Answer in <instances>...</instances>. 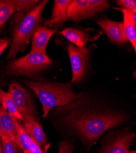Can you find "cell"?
Listing matches in <instances>:
<instances>
[{
    "instance_id": "22",
    "label": "cell",
    "mask_w": 136,
    "mask_h": 153,
    "mask_svg": "<svg viewBox=\"0 0 136 153\" xmlns=\"http://www.w3.org/2000/svg\"><path fill=\"white\" fill-rule=\"evenodd\" d=\"M116 3L121 8L131 11H136V0H118Z\"/></svg>"
},
{
    "instance_id": "30",
    "label": "cell",
    "mask_w": 136,
    "mask_h": 153,
    "mask_svg": "<svg viewBox=\"0 0 136 153\" xmlns=\"http://www.w3.org/2000/svg\"><path fill=\"white\" fill-rule=\"evenodd\" d=\"M134 50H135V55H136V47H135L134 48Z\"/></svg>"
},
{
    "instance_id": "6",
    "label": "cell",
    "mask_w": 136,
    "mask_h": 153,
    "mask_svg": "<svg viewBox=\"0 0 136 153\" xmlns=\"http://www.w3.org/2000/svg\"><path fill=\"white\" fill-rule=\"evenodd\" d=\"M71 65L72 76L71 83H77L84 77L87 69L89 51L86 47H77L71 44L67 46Z\"/></svg>"
},
{
    "instance_id": "26",
    "label": "cell",
    "mask_w": 136,
    "mask_h": 153,
    "mask_svg": "<svg viewBox=\"0 0 136 153\" xmlns=\"http://www.w3.org/2000/svg\"><path fill=\"white\" fill-rule=\"evenodd\" d=\"M131 13H132V16L134 22L136 26V11H131Z\"/></svg>"
},
{
    "instance_id": "23",
    "label": "cell",
    "mask_w": 136,
    "mask_h": 153,
    "mask_svg": "<svg viewBox=\"0 0 136 153\" xmlns=\"http://www.w3.org/2000/svg\"><path fill=\"white\" fill-rule=\"evenodd\" d=\"M74 146L68 142L63 141L59 145L58 153H73Z\"/></svg>"
},
{
    "instance_id": "1",
    "label": "cell",
    "mask_w": 136,
    "mask_h": 153,
    "mask_svg": "<svg viewBox=\"0 0 136 153\" xmlns=\"http://www.w3.org/2000/svg\"><path fill=\"white\" fill-rule=\"evenodd\" d=\"M61 107L65 110L63 124L89 144L95 142L107 130L121 125L126 121L125 115L120 111L80 105L78 100L72 101Z\"/></svg>"
},
{
    "instance_id": "10",
    "label": "cell",
    "mask_w": 136,
    "mask_h": 153,
    "mask_svg": "<svg viewBox=\"0 0 136 153\" xmlns=\"http://www.w3.org/2000/svg\"><path fill=\"white\" fill-rule=\"evenodd\" d=\"M57 31L45 26H39L31 38V52L46 53V48L51 37Z\"/></svg>"
},
{
    "instance_id": "16",
    "label": "cell",
    "mask_w": 136,
    "mask_h": 153,
    "mask_svg": "<svg viewBox=\"0 0 136 153\" xmlns=\"http://www.w3.org/2000/svg\"><path fill=\"white\" fill-rule=\"evenodd\" d=\"M0 102L2 107L6 110L12 117L18 121L23 120V118L18 111L13 100L8 92L0 88Z\"/></svg>"
},
{
    "instance_id": "11",
    "label": "cell",
    "mask_w": 136,
    "mask_h": 153,
    "mask_svg": "<svg viewBox=\"0 0 136 153\" xmlns=\"http://www.w3.org/2000/svg\"><path fill=\"white\" fill-rule=\"evenodd\" d=\"M58 33L75 45L77 47H85L88 41H94L99 37V36H92V35L83 30L72 28H66Z\"/></svg>"
},
{
    "instance_id": "21",
    "label": "cell",
    "mask_w": 136,
    "mask_h": 153,
    "mask_svg": "<svg viewBox=\"0 0 136 153\" xmlns=\"http://www.w3.org/2000/svg\"><path fill=\"white\" fill-rule=\"evenodd\" d=\"M3 153H17V146L16 143L4 132L1 134Z\"/></svg>"
},
{
    "instance_id": "27",
    "label": "cell",
    "mask_w": 136,
    "mask_h": 153,
    "mask_svg": "<svg viewBox=\"0 0 136 153\" xmlns=\"http://www.w3.org/2000/svg\"><path fill=\"white\" fill-rule=\"evenodd\" d=\"M0 153H3V149H2V144H1V135H0Z\"/></svg>"
},
{
    "instance_id": "5",
    "label": "cell",
    "mask_w": 136,
    "mask_h": 153,
    "mask_svg": "<svg viewBox=\"0 0 136 153\" xmlns=\"http://www.w3.org/2000/svg\"><path fill=\"white\" fill-rule=\"evenodd\" d=\"M7 92L11 96L24 123L39 121L34 101L27 89L14 81L9 84Z\"/></svg>"
},
{
    "instance_id": "17",
    "label": "cell",
    "mask_w": 136,
    "mask_h": 153,
    "mask_svg": "<svg viewBox=\"0 0 136 153\" xmlns=\"http://www.w3.org/2000/svg\"><path fill=\"white\" fill-rule=\"evenodd\" d=\"M16 11L14 0H0V28Z\"/></svg>"
},
{
    "instance_id": "12",
    "label": "cell",
    "mask_w": 136,
    "mask_h": 153,
    "mask_svg": "<svg viewBox=\"0 0 136 153\" xmlns=\"http://www.w3.org/2000/svg\"><path fill=\"white\" fill-rule=\"evenodd\" d=\"M22 126L31 138H33L41 148H44L46 152L47 147H48L49 143L46 134L39 123L38 121L24 123Z\"/></svg>"
},
{
    "instance_id": "13",
    "label": "cell",
    "mask_w": 136,
    "mask_h": 153,
    "mask_svg": "<svg viewBox=\"0 0 136 153\" xmlns=\"http://www.w3.org/2000/svg\"><path fill=\"white\" fill-rule=\"evenodd\" d=\"M89 0H72L68 7V19L79 23L87 19V9Z\"/></svg>"
},
{
    "instance_id": "2",
    "label": "cell",
    "mask_w": 136,
    "mask_h": 153,
    "mask_svg": "<svg viewBox=\"0 0 136 153\" xmlns=\"http://www.w3.org/2000/svg\"><path fill=\"white\" fill-rule=\"evenodd\" d=\"M48 2L47 0L42 1L31 10L18 12L15 16L12 41L6 57L7 59L14 58L19 52H23L27 48L34 33L43 21L42 13Z\"/></svg>"
},
{
    "instance_id": "29",
    "label": "cell",
    "mask_w": 136,
    "mask_h": 153,
    "mask_svg": "<svg viewBox=\"0 0 136 153\" xmlns=\"http://www.w3.org/2000/svg\"><path fill=\"white\" fill-rule=\"evenodd\" d=\"M128 153H136V150L132 151H131V152H129Z\"/></svg>"
},
{
    "instance_id": "7",
    "label": "cell",
    "mask_w": 136,
    "mask_h": 153,
    "mask_svg": "<svg viewBox=\"0 0 136 153\" xmlns=\"http://www.w3.org/2000/svg\"><path fill=\"white\" fill-rule=\"evenodd\" d=\"M101 153H128L129 149L135 138L131 131L125 129L110 134Z\"/></svg>"
},
{
    "instance_id": "18",
    "label": "cell",
    "mask_w": 136,
    "mask_h": 153,
    "mask_svg": "<svg viewBox=\"0 0 136 153\" xmlns=\"http://www.w3.org/2000/svg\"><path fill=\"white\" fill-rule=\"evenodd\" d=\"M16 124L17 130V137L19 142V148L24 153H31L30 150V142L31 137L24 129L23 126L20 124L19 121L16 119Z\"/></svg>"
},
{
    "instance_id": "24",
    "label": "cell",
    "mask_w": 136,
    "mask_h": 153,
    "mask_svg": "<svg viewBox=\"0 0 136 153\" xmlns=\"http://www.w3.org/2000/svg\"><path fill=\"white\" fill-rule=\"evenodd\" d=\"M29 146L31 153H44L41 146L31 138L30 139Z\"/></svg>"
},
{
    "instance_id": "28",
    "label": "cell",
    "mask_w": 136,
    "mask_h": 153,
    "mask_svg": "<svg viewBox=\"0 0 136 153\" xmlns=\"http://www.w3.org/2000/svg\"><path fill=\"white\" fill-rule=\"evenodd\" d=\"M1 102H0V107H1ZM3 131V129H2V127H1V121H0V135H1V134Z\"/></svg>"
},
{
    "instance_id": "20",
    "label": "cell",
    "mask_w": 136,
    "mask_h": 153,
    "mask_svg": "<svg viewBox=\"0 0 136 153\" xmlns=\"http://www.w3.org/2000/svg\"><path fill=\"white\" fill-rule=\"evenodd\" d=\"M16 11L27 12L33 9L39 4L38 0H14Z\"/></svg>"
},
{
    "instance_id": "3",
    "label": "cell",
    "mask_w": 136,
    "mask_h": 153,
    "mask_svg": "<svg viewBox=\"0 0 136 153\" xmlns=\"http://www.w3.org/2000/svg\"><path fill=\"white\" fill-rule=\"evenodd\" d=\"M24 83L31 89L40 100L44 118L52 108L64 107L77 97L72 83L25 80Z\"/></svg>"
},
{
    "instance_id": "9",
    "label": "cell",
    "mask_w": 136,
    "mask_h": 153,
    "mask_svg": "<svg viewBox=\"0 0 136 153\" xmlns=\"http://www.w3.org/2000/svg\"><path fill=\"white\" fill-rule=\"evenodd\" d=\"M70 0H55L51 17L45 20L44 26L56 30L62 27L68 19V7Z\"/></svg>"
},
{
    "instance_id": "25",
    "label": "cell",
    "mask_w": 136,
    "mask_h": 153,
    "mask_svg": "<svg viewBox=\"0 0 136 153\" xmlns=\"http://www.w3.org/2000/svg\"><path fill=\"white\" fill-rule=\"evenodd\" d=\"M10 44V39H7V38H6V37L0 38V56L1 55L3 52L9 45Z\"/></svg>"
},
{
    "instance_id": "19",
    "label": "cell",
    "mask_w": 136,
    "mask_h": 153,
    "mask_svg": "<svg viewBox=\"0 0 136 153\" xmlns=\"http://www.w3.org/2000/svg\"><path fill=\"white\" fill-rule=\"evenodd\" d=\"M109 7V3L106 0H89L87 9V19L94 16L98 12L105 10Z\"/></svg>"
},
{
    "instance_id": "14",
    "label": "cell",
    "mask_w": 136,
    "mask_h": 153,
    "mask_svg": "<svg viewBox=\"0 0 136 153\" xmlns=\"http://www.w3.org/2000/svg\"><path fill=\"white\" fill-rule=\"evenodd\" d=\"M0 121H1L3 132H4L16 143L19 148L16 119L5 110L1 105L0 107Z\"/></svg>"
},
{
    "instance_id": "8",
    "label": "cell",
    "mask_w": 136,
    "mask_h": 153,
    "mask_svg": "<svg viewBox=\"0 0 136 153\" xmlns=\"http://www.w3.org/2000/svg\"><path fill=\"white\" fill-rule=\"evenodd\" d=\"M96 23L105 32L110 42L120 45L125 44L129 41L122 22H115L108 18L103 17L98 19Z\"/></svg>"
},
{
    "instance_id": "15",
    "label": "cell",
    "mask_w": 136,
    "mask_h": 153,
    "mask_svg": "<svg viewBox=\"0 0 136 153\" xmlns=\"http://www.w3.org/2000/svg\"><path fill=\"white\" fill-rule=\"evenodd\" d=\"M123 14V27L128 41L133 47H136V26L134 22L131 11L124 8H117Z\"/></svg>"
},
{
    "instance_id": "4",
    "label": "cell",
    "mask_w": 136,
    "mask_h": 153,
    "mask_svg": "<svg viewBox=\"0 0 136 153\" xmlns=\"http://www.w3.org/2000/svg\"><path fill=\"white\" fill-rule=\"evenodd\" d=\"M52 64V60L46 53L30 52L25 56L9 62L5 71L9 75L34 79L39 72L48 69Z\"/></svg>"
}]
</instances>
